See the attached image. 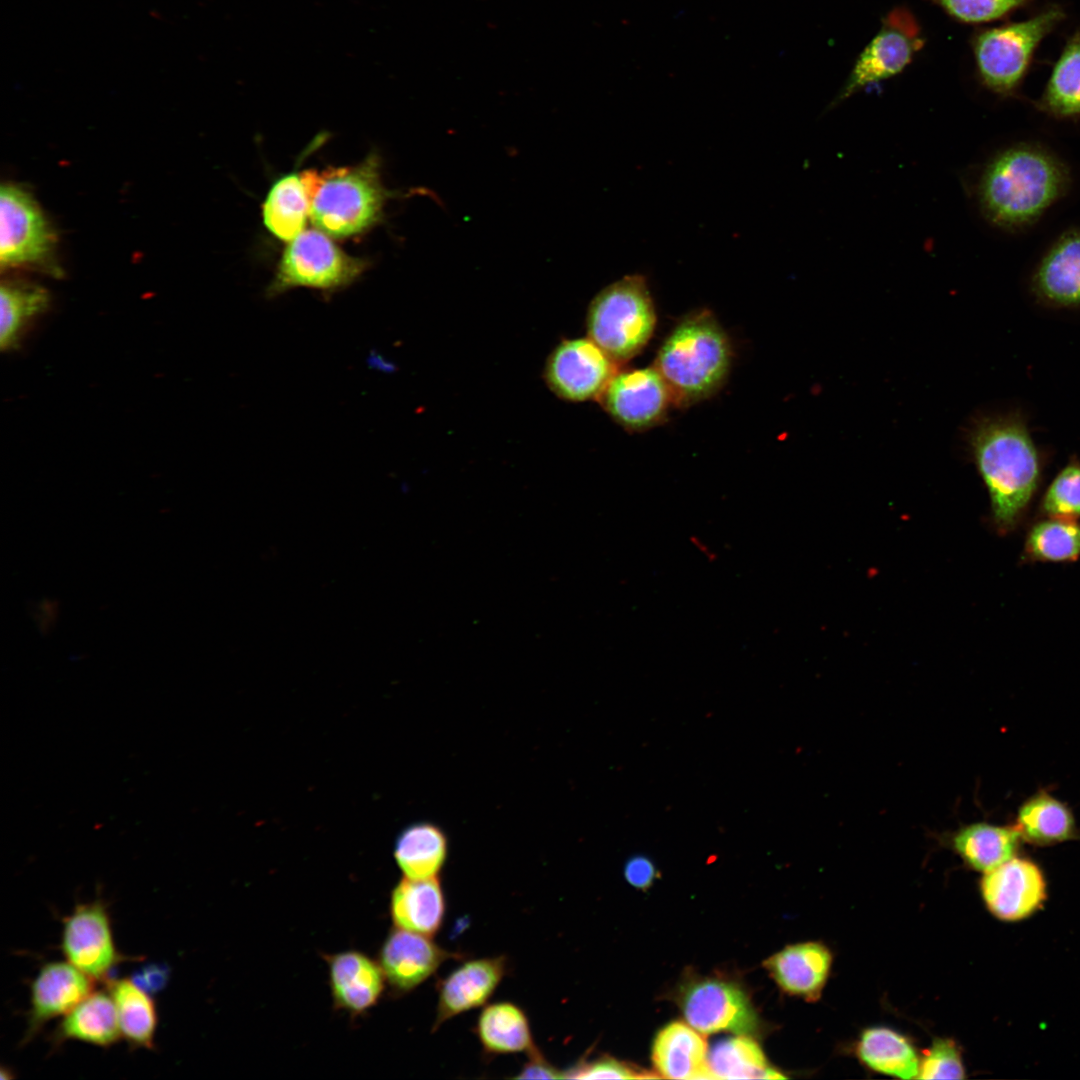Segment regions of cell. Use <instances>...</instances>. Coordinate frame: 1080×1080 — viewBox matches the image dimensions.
I'll return each mask as SVG.
<instances>
[{
  "label": "cell",
  "instance_id": "6da1fadb",
  "mask_svg": "<svg viewBox=\"0 0 1080 1080\" xmlns=\"http://www.w3.org/2000/svg\"><path fill=\"white\" fill-rule=\"evenodd\" d=\"M1070 186L1069 167L1055 153L1039 144L1019 143L986 164L977 196L990 224L1019 231L1036 223Z\"/></svg>",
  "mask_w": 1080,
  "mask_h": 1080
},
{
  "label": "cell",
  "instance_id": "7a4b0ae2",
  "mask_svg": "<svg viewBox=\"0 0 1080 1080\" xmlns=\"http://www.w3.org/2000/svg\"><path fill=\"white\" fill-rule=\"evenodd\" d=\"M970 444L989 494L993 526L1008 534L1021 525L1038 491L1039 452L1018 416L982 419L971 432Z\"/></svg>",
  "mask_w": 1080,
  "mask_h": 1080
},
{
  "label": "cell",
  "instance_id": "3957f363",
  "mask_svg": "<svg viewBox=\"0 0 1080 1080\" xmlns=\"http://www.w3.org/2000/svg\"><path fill=\"white\" fill-rule=\"evenodd\" d=\"M732 362L728 336L713 313L697 310L683 317L662 342L654 367L669 387L674 404L689 406L715 394Z\"/></svg>",
  "mask_w": 1080,
  "mask_h": 1080
},
{
  "label": "cell",
  "instance_id": "277c9868",
  "mask_svg": "<svg viewBox=\"0 0 1080 1080\" xmlns=\"http://www.w3.org/2000/svg\"><path fill=\"white\" fill-rule=\"evenodd\" d=\"M378 168L376 156L370 155L353 167L302 172L314 226L326 235L342 238L374 224L386 198Z\"/></svg>",
  "mask_w": 1080,
  "mask_h": 1080
},
{
  "label": "cell",
  "instance_id": "5b68a950",
  "mask_svg": "<svg viewBox=\"0 0 1080 1080\" xmlns=\"http://www.w3.org/2000/svg\"><path fill=\"white\" fill-rule=\"evenodd\" d=\"M656 322L646 280L637 274L625 276L601 290L591 301L586 316L588 337L617 364L644 349Z\"/></svg>",
  "mask_w": 1080,
  "mask_h": 1080
},
{
  "label": "cell",
  "instance_id": "8992f818",
  "mask_svg": "<svg viewBox=\"0 0 1080 1080\" xmlns=\"http://www.w3.org/2000/svg\"><path fill=\"white\" fill-rule=\"evenodd\" d=\"M366 268L365 260L346 254L322 231L303 230L284 250L267 296L296 287L334 291L353 283Z\"/></svg>",
  "mask_w": 1080,
  "mask_h": 1080
},
{
  "label": "cell",
  "instance_id": "52a82bcc",
  "mask_svg": "<svg viewBox=\"0 0 1080 1080\" xmlns=\"http://www.w3.org/2000/svg\"><path fill=\"white\" fill-rule=\"evenodd\" d=\"M1062 17L1061 10L1052 8L1026 21L980 33L974 51L984 84L1001 95L1013 93L1036 47Z\"/></svg>",
  "mask_w": 1080,
  "mask_h": 1080
},
{
  "label": "cell",
  "instance_id": "ba28073f",
  "mask_svg": "<svg viewBox=\"0 0 1080 1080\" xmlns=\"http://www.w3.org/2000/svg\"><path fill=\"white\" fill-rule=\"evenodd\" d=\"M55 234L37 201L22 187L0 190V263L2 268L38 266L58 275L53 263Z\"/></svg>",
  "mask_w": 1080,
  "mask_h": 1080
},
{
  "label": "cell",
  "instance_id": "9c48e42d",
  "mask_svg": "<svg viewBox=\"0 0 1080 1080\" xmlns=\"http://www.w3.org/2000/svg\"><path fill=\"white\" fill-rule=\"evenodd\" d=\"M686 1021L702 1034L733 1032L752 1035L760 1021L746 993L736 984L720 979L688 983L680 992Z\"/></svg>",
  "mask_w": 1080,
  "mask_h": 1080
},
{
  "label": "cell",
  "instance_id": "30bf717a",
  "mask_svg": "<svg viewBox=\"0 0 1080 1080\" xmlns=\"http://www.w3.org/2000/svg\"><path fill=\"white\" fill-rule=\"evenodd\" d=\"M616 365L589 337L567 339L547 358L544 378L559 398L583 402L600 397L617 372Z\"/></svg>",
  "mask_w": 1080,
  "mask_h": 1080
},
{
  "label": "cell",
  "instance_id": "8fae6325",
  "mask_svg": "<svg viewBox=\"0 0 1080 1080\" xmlns=\"http://www.w3.org/2000/svg\"><path fill=\"white\" fill-rule=\"evenodd\" d=\"M598 399L614 421L629 431L659 424L674 404L669 387L654 366L617 371Z\"/></svg>",
  "mask_w": 1080,
  "mask_h": 1080
},
{
  "label": "cell",
  "instance_id": "7c38bea8",
  "mask_svg": "<svg viewBox=\"0 0 1080 1080\" xmlns=\"http://www.w3.org/2000/svg\"><path fill=\"white\" fill-rule=\"evenodd\" d=\"M920 28L905 9H895L859 55L837 100L901 72L921 48Z\"/></svg>",
  "mask_w": 1080,
  "mask_h": 1080
},
{
  "label": "cell",
  "instance_id": "4fadbf2b",
  "mask_svg": "<svg viewBox=\"0 0 1080 1080\" xmlns=\"http://www.w3.org/2000/svg\"><path fill=\"white\" fill-rule=\"evenodd\" d=\"M61 948L66 960L94 981L106 980L123 959L101 901L79 904L64 918Z\"/></svg>",
  "mask_w": 1080,
  "mask_h": 1080
},
{
  "label": "cell",
  "instance_id": "5bb4252c",
  "mask_svg": "<svg viewBox=\"0 0 1080 1080\" xmlns=\"http://www.w3.org/2000/svg\"><path fill=\"white\" fill-rule=\"evenodd\" d=\"M980 892L988 910L998 919L1019 921L1037 911L1046 898V881L1032 860L1014 856L983 873Z\"/></svg>",
  "mask_w": 1080,
  "mask_h": 1080
},
{
  "label": "cell",
  "instance_id": "9a60e30c",
  "mask_svg": "<svg viewBox=\"0 0 1080 1080\" xmlns=\"http://www.w3.org/2000/svg\"><path fill=\"white\" fill-rule=\"evenodd\" d=\"M459 954L437 945L429 936L394 927L384 939L378 963L389 993L405 995L432 976L440 965Z\"/></svg>",
  "mask_w": 1080,
  "mask_h": 1080
},
{
  "label": "cell",
  "instance_id": "2e32d148",
  "mask_svg": "<svg viewBox=\"0 0 1080 1080\" xmlns=\"http://www.w3.org/2000/svg\"><path fill=\"white\" fill-rule=\"evenodd\" d=\"M322 958L335 1010L357 1018L378 1004L386 985L378 961L357 950L322 954Z\"/></svg>",
  "mask_w": 1080,
  "mask_h": 1080
},
{
  "label": "cell",
  "instance_id": "e0dca14e",
  "mask_svg": "<svg viewBox=\"0 0 1080 1080\" xmlns=\"http://www.w3.org/2000/svg\"><path fill=\"white\" fill-rule=\"evenodd\" d=\"M507 968L504 955L471 959L439 980L433 1031L461 1013L484 1006L506 975Z\"/></svg>",
  "mask_w": 1080,
  "mask_h": 1080
},
{
  "label": "cell",
  "instance_id": "ac0fdd59",
  "mask_svg": "<svg viewBox=\"0 0 1080 1080\" xmlns=\"http://www.w3.org/2000/svg\"><path fill=\"white\" fill-rule=\"evenodd\" d=\"M94 980L68 961L44 964L31 985L25 1041L50 1020L65 1016L94 991Z\"/></svg>",
  "mask_w": 1080,
  "mask_h": 1080
},
{
  "label": "cell",
  "instance_id": "d6986e66",
  "mask_svg": "<svg viewBox=\"0 0 1080 1080\" xmlns=\"http://www.w3.org/2000/svg\"><path fill=\"white\" fill-rule=\"evenodd\" d=\"M1031 288L1043 303L1080 307V228L1064 231L1036 266Z\"/></svg>",
  "mask_w": 1080,
  "mask_h": 1080
},
{
  "label": "cell",
  "instance_id": "ffe728a7",
  "mask_svg": "<svg viewBox=\"0 0 1080 1080\" xmlns=\"http://www.w3.org/2000/svg\"><path fill=\"white\" fill-rule=\"evenodd\" d=\"M832 963V952L825 944L807 941L786 946L764 966L782 991L815 1002L828 981Z\"/></svg>",
  "mask_w": 1080,
  "mask_h": 1080
},
{
  "label": "cell",
  "instance_id": "44dd1931",
  "mask_svg": "<svg viewBox=\"0 0 1080 1080\" xmlns=\"http://www.w3.org/2000/svg\"><path fill=\"white\" fill-rule=\"evenodd\" d=\"M445 912V895L438 877H404L391 891L389 913L396 928L431 937L441 929Z\"/></svg>",
  "mask_w": 1080,
  "mask_h": 1080
},
{
  "label": "cell",
  "instance_id": "7402d4cb",
  "mask_svg": "<svg viewBox=\"0 0 1080 1080\" xmlns=\"http://www.w3.org/2000/svg\"><path fill=\"white\" fill-rule=\"evenodd\" d=\"M707 1055L705 1039L693 1027L679 1021L662 1028L652 1047L657 1073L670 1079H715Z\"/></svg>",
  "mask_w": 1080,
  "mask_h": 1080
},
{
  "label": "cell",
  "instance_id": "603a6c76",
  "mask_svg": "<svg viewBox=\"0 0 1080 1080\" xmlns=\"http://www.w3.org/2000/svg\"><path fill=\"white\" fill-rule=\"evenodd\" d=\"M947 841L968 867L985 873L1016 856L1022 839L1014 825L974 822L959 827Z\"/></svg>",
  "mask_w": 1080,
  "mask_h": 1080
},
{
  "label": "cell",
  "instance_id": "cb8c5ba5",
  "mask_svg": "<svg viewBox=\"0 0 1080 1080\" xmlns=\"http://www.w3.org/2000/svg\"><path fill=\"white\" fill-rule=\"evenodd\" d=\"M1021 839L1034 845H1053L1078 837L1073 812L1048 792H1037L1018 808L1013 824Z\"/></svg>",
  "mask_w": 1080,
  "mask_h": 1080
},
{
  "label": "cell",
  "instance_id": "d4e9b609",
  "mask_svg": "<svg viewBox=\"0 0 1080 1080\" xmlns=\"http://www.w3.org/2000/svg\"><path fill=\"white\" fill-rule=\"evenodd\" d=\"M856 1056L868 1069L900 1079H917L920 1057L910 1039L885 1026L866 1028L856 1042Z\"/></svg>",
  "mask_w": 1080,
  "mask_h": 1080
},
{
  "label": "cell",
  "instance_id": "484cf974",
  "mask_svg": "<svg viewBox=\"0 0 1080 1080\" xmlns=\"http://www.w3.org/2000/svg\"><path fill=\"white\" fill-rule=\"evenodd\" d=\"M122 1037L116 1007L109 990L93 991L63 1016L55 1042L76 1040L109 1047Z\"/></svg>",
  "mask_w": 1080,
  "mask_h": 1080
},
{
  "label": "cell",
  "instance_id": "4316f807",
  "mask_svg": "<svg viewBox=\"0 0 1080 1080\" xmlns=\"http://www.w3.org/2000/svg\"><path fill=\"white\" fill-rule=\"evenodd\" d=\"M474 1031L487 1055L528 1053L536 1047L526 1013L512 1002L486 1005Z\"/></svg>",
  "mask_w": 1080,
  "mask_h": 1080
},
{
  "label": "cell",
  "instance_id": "83f0119b",
  "mask_svg": "<svg viewBox=\"0 0 1080 1080\" xmlns=\"http://www.w3.org/2000/svg\"><path fill=\"white\" fill-rule=\"evenodd\" d=\"M393 854L405 877L435 878L447 859V839L436 825L412 824L396 838Z\"/></svg>",
  "mask_w": 1080,
  "mask_h": 1080
},
{
  "label": "cell",
  "instance_id": "f1b7e54d",
  "mask_svg": "<svg viewBox=\"0 0 1080 1080\" xmlns=\"http://www.w3.org/2000/svg\"><path fill=\"white\" fill-rule=\"evenodd\" d=\"M108 990L122 1037L134 1047L153 1048L158 1017L150 994L126 978L109 980Z\"/></svg>",
  "mask_w": 1080,
  "mask_h": 1080
},
{
  "label": "cell",
  "instance_id": "f546056e",
  "mask_svg": "<svg viewBox=\"0 0 1080 1080\" xmlns=\"http://www.w3.org/2000/svg\"><path fill=\"white\" fill-rule=\"evenodd\" d=\"M707 1061L715 1079H784L772 1067L762 1049L747 1035L729 1037L713 1044Z\"/></svg>",
  "mask_w": 1080,
  "mask_h": 1080
},
{
  "label": "cell",
  "instance_id": "4dcf8cb0",
  "mask_svg": "<svg viewBox=\"0 0 1080 1080\" xmlns=\"http://www.w3.org/2000/svg\"><path fill=\"white\" fill-rule=\"evenodd\" d=\"M307 217L309 202L301 175L280 178L263 205L264 225L279 239L291 241L303 231Z\"/></svg>",
  "mask_w": 1080,
  "mask_h": 1080
},
{
  "label": "cell",
  "instance_id": "1f68e13d",
  "mask_svg": "<svg viewBox=\"0 0 1080 1080\" xmlns=\"http://www.w3.org/2000/svg\"><path fill=\"white\" fill-rule=\"evenodd\" d=\"M1037 107L1057 119L1080 117V33L1065 46Z\"/></svg>",
  "mask_w": 1080,
  "mask_h": 1080
},
{
  "label": "cell",
  "instance_id": "d6a6232c",
  "mask_svg": "<svg viewBox=\"0 0 1080 1080\" xmlns=\"http://www.w3.org/2000/svg\"><path fill=\"white\" fill-rule=\"evenodd\" d=\"M48 291L34 283L9 280L0 287V346L3 351L18 344L25 325L49 306Z\"/></svg>",
  "mask_w": 1080,
  "mask_h": 1080
},
{
  "label": "cell",
  "instance_id": "836d02e7",
  "mask_svg": "<svg viewBox=\"0 0 1080 1080\" xmlns=\"http://www.w3.org/2000/svg\"><path fill=\"white\" fill-rule=\"evenodd\" d=\"M1080 558V522L1044 517L1028 530L1023 559L1030 562H1072Z\"/></svg>",
  "mask_w": 1080,
  "mask_h": 1080
},
{
  "label": "cell",
  "instance_id": "e575fe53",
  "mask_svg": "<svg viewBox=\"0 0 1080 1080\" xmlns=\"http://www.w3.org/2000/svg\"><path fill=\"white\" fill-rule=\"evenodd\" d=\"M1042 517L1080 518V461L1071 457L1045 490L1039 505Z\"/></svg>",
  "mask_w": 1080,
  "mask_h": 1080
},
{
  "label": "cell",
  "instance_id": "d590c367",
  "mask_svg": "<svg viewBox=\"0 0 1080 1080\" xmlns=\"http://www.w3.org/2000/svg\"><path fill=\"white\" fill-rule=\"evenodd\" d=\"M959 1046L952 1038L938 1037L920 1057L917 1079H964Z\"/></svg>",
  "mask_w": 1080,
  "mask_h": 1080
},
{
  "label": "cell",
  "instance_id": "8d00e7d4",
  "mask_svg": "<svg viewBox=\"0 0 1080 1080\" xmlns=\"http://www.w3.org/2000/svg\"><path fill=\"white\" fill-rule=\"evenodd\" d=\"M955 18L978 23L997 19L1029 0H932Z\"/></svg>",
  "mask_w": 1080,
  "mask_h": 1080
},
{
  "label": "cell",
  "instance_id": "74e56055",
  "mask_svg": "<svg viewBox=\"0 0 1080 1080\" xmlns=\"http://www.w3.org/2000/svg\"><path fill=\"white\" fill-rule=\"evenodd\" d=\"M565 1078L568 1079H634V1078H657L658 1075L639 1071L610 1056H600L587 1060L580 1059L574 1065L564 1070Z\"/></svg>",
  "mask_w": 1080,
  "mask_h": 1080
},
{
  "label": "cell",
  "instance_id": "f35d334b",
  "mask_svg": "<svg viewBox=\"0 0 1080 1080\" xmlns=\"http://www.w3.org/2000/svg\"><path fill=\"white\" fill-rule=\"evenodd\" d=\"M528 1058L515 1079H565L564 1070L558 1069L536 1046L527 1053Z\"/></svg>",
  "mask_w": 1080,
  "mask_h": 1080
},
{
  "label": "cell",
  "instance_id": "ab89813d",
  "mask_svg": "<svg viewBox=\"0 0 1080 1080\" xmlns=\"http://www.w3.org/2000/svg\"><path fill=\"white\" fill-rule=\"evenodd\" d=\"M658 872L654 863L646 856L636 855L625 864L624 877L633 887L647 890L655 881Z\"/></svg>",
  "mask_w": 1080,
  "mask_h": 1080
},
{
  "label": "cell",
  "instance_id": "60d3db41",
  "mask_svg": "<svg viewBox=\"0 0 1080 1080\" xmlns=\"http://www.w3.org/2000/svg\"><path fill=\"white\" fill-rule=\"evenodd\" d=\"M169 970L161 965L151 964L136 972L132 981L149 994L160 991L168 982Z\"/></svg>",
  "mask_w": 1080,
  "mask_h": 1080
}]
</instances>
